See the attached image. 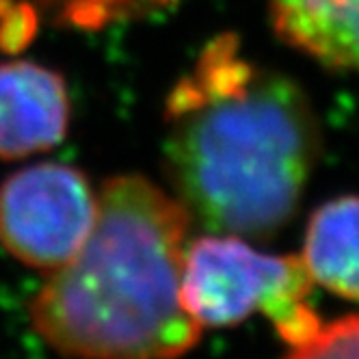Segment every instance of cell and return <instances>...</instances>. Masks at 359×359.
Masks as SVG:
<instances>
[{
  "instance_id": "cell-6",
  "label": "cell",
  "mask_w": 359,
  "mask_h": 359,
  "mask_svg": "<svg viewBox=\"0 0 359 359\" xmlns=\"http://www.w3.org/2000/svg\"><path fill=\"white\" fill-rule=\"evenodd\" d=\"M299 258L316 286L359 301V195L329 199L314 210Z\"/></svg>"
},
{
  "instance_id": "cell-4",
  "label": "cell",
  "mask_w": 359,
  "mask_h": 359,
  "mask_svg": "<svg viewBox=\"0 0 359 359\" xmlns=\"http://www.w3.org/2000/svg\"><path fill=\"white\" fill-rule=\"evenodd\" d=\"M97 193L72 165L37 163L0 184V247L24 266L55 273L85 245Z\"/></svg>"
},
{
  "instance_id": "cell-5",
  "label": "cell",
  "mask_w": 359,
  "mask_h": 359,
  "mask_svg": "<svg viewBox=\"0 0 359 359\" xmlns=\"http://www.w3.org/2000/svg\"><path fill=\"white\" fill-rule=\"evenodd\" d=\"M69 126L63 79L43 65H0V158L15 161L57 147Z\"/></svg>"
},
{
  "instance_id": "cell-3",
  "label": "cell",
  "mask_w": 359,
  "mask_h": 359,
  "mask_svg": "<svg viewBox=\"0 0 359 359\" xmlns=\"http://www.w3.org/2000/svg\"><path fill=\"white\" fill-rule=\"evenodd\" d=\"M314 281L299 255L255 249L234 234H201L187 243L180 301L201 329L236 327L266 316L288 346L323 323L310 305Z\"/></svg>"
},
{
  "instance_id": "cell-1",
  "label": "cell",
  "mask_w": 359,
  "mask_h": 359,
  "mask_svg": "<svg viewBox=\"0 0 359 359\" xmlns=\"http://www.w3.org/2000/svg\"><path fill=\"white\" fill-rule=\"evenodd\" d=\"M165 126V169L191 221L247 241L273 238L292 221L318 158L316 115L236 37L201 50L169 93Z\"/></svg>"
},
{
  "instance_id": "cell-2",
  "label": "cell",
  "mask_w": 359,
  "mask_h": 359,
  "mask_svg": "<svg viewBox=\"0 0 359 359\" xmlns=\"http://www.w3.org/2000/svg\"><path fill=\"white\" fill-rule=\"evenodd\" d=\"M191 217L135 173L97 191L91 232L29 303L37 336L67 359H180L203 329L180 301Z\"/></svg>"
},
{
  "instance_id": "cell-8",
  "label": "cell",
  "mask_w": 359,
  "mask_h": 359,
  "mask_svg": "<svg viewBox=\"0 0 359 359\" xmlns=\"http://www.w3.org/2000/svg\"><path fill=\"white\" fill-rule=\"evenodd\" d=\"M284 359H359V314L320 323Z\"/></svg>"
},
{
  "instance_id": "cell-7",
  "label": "cell",
  "mask_w": 359,
  "mask_h": 359,
  "mask_svg": "<svg viewBox=\"0 0 359 359\" xmlns=\"http://www.w3.org/2000/svg\"><path fill=\"white\" fill-rule=\"evenodd\" d=\"M281 39L329 67L359 72V0H273Z\"/></svg>"
}]
</instances>
